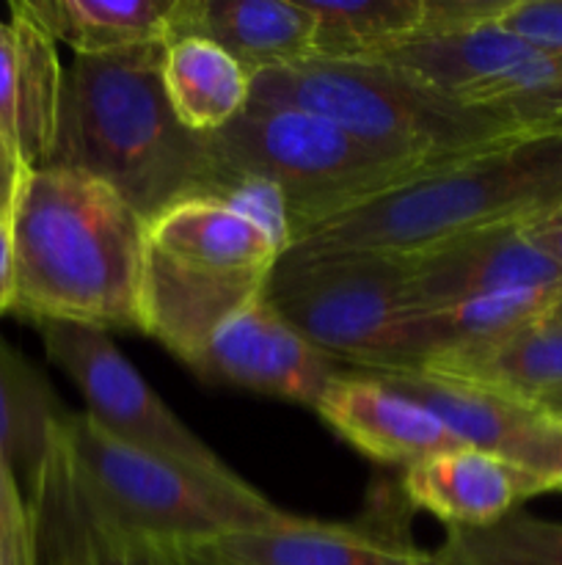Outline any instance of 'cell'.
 Wrapping results in <instances>:
<instances>
[{
	"label": "cell",
	"instance_id": "obj_2",
	"mask_svg": "<svg viewBox=\"0 0 562 565\" xmlns=\"http://www.w3.org/2000/svg\"><path fill=\"white\" fill-rule=\"evenodd\" d=\"M143 230L147 221L97 177L28 169L11 213L14 312L141 331Z\"/></svg>",
	"mask_w": 562,
	"mask_h": 565
},
{
	"label": "cell",
	"instance_id": "obj_27",
	"mask_svg": "<svg viewBox=\"0 0 562 565\" xmlns=\"http://www.w3.org/2000/svg\"><path fill=\"white\" fill-rule=\"evenodd\" d=\"M17 119H20V50L11 22L0 20V141L20 154Z\"/></svg>",
	"mask_w": 562,
	"mask_h": 565
},
{
	"label": "cell",
	"instance_id": "obj_10",
	"mask_svg": "<svg viewBox=\"0 0 562 565\" xmlns=\"http://www.w3.org/2000/svg\"><path fill=\"white\" fill-rule=\"evenodd\" d=\"M435 414L463 447L562 489V425L538 403L430 373H369Z\"/></svg>",
	"mask_w": 562,
	"mask_h": 565
},
{
	"label": "cell",
	"instance_id": "obj_13",
	"mask_svg": "<svg viewBox=\"0 0 562 565\" xmlns=\"http://www.w3.org/2000/svg\"><path fill=\"white\" fill-rule=\"evenodd\" d=\"M402 259L422 312L499 292L562 290V268L532 241L527 224L472 232Z\"/></svg>",
	"mask_w": 562,
	"mask_h": 565
},
{
	"label": "cell",
	"instance_id": "obj_21",
	"mask_svg": "<svg viewBox=\"0 0 562 565\" xmlns=\"http://www.w3.org/2000/svg\"><path fill=\"white\" fill-rule=\"evenodd\" d=\"M314 22V55L380 61L430 28V0H301Z\"/></svg>",
	"mask_w": 562,
	"mask_h": 565
},
{
	"label": "cell",
	"instance_id": "obj_32",
	"mask_svg": "<svg viewBox=\"0 0 562 565\" xmlns=\"http://www.w3.org/2000/svg\"><path fill=\"white\" fill-rule=\"evenodd\" d=\"M551 315L562 320V292H560V298H556V301H554V307H551Z\"/></svg>",
	"mask_w": 562,
	"mask_h": 565
},
{
	"label": "cell",
	"instance_id": "obj_17",
	"mask_svg": "<svg viewBox=\"0 0 562 565\" xmlns=\"http://www.w3.org/2000/svg\"><path fill=\"white\" fill-rule=\"evenodd\" d=\"M545 486L532 475L474 447L439 452L402 472V497L444 527H483L518 511Z\"/></svg>",
	"mask_w": 562,
	"mask_h": 565
},
{
	"label": "cell",
	"instance_id": "obj_33",
	"mask_svg": "<svg viewBox=\"0 0 562 565\" xmlns=\"http://www.w3.org/2000/svg\"><path fill=\"white\" fill-rule=\"evenodd\" d=\"M554 417H556V423H560V425H562V412H560V414H554Z\"/></svg>",
	"mask_w": 562,
	"mask_h": 565
},
{
	"label": "cell",
	"instance_id": "obj_3",
	"mask_svg": "<svg viewBox=\"0 0 562 565\" xmlns=\"http://www.w3.org/2000/svg\"><path fill=\"white\" fill-rule=\"evenodd\" d=\"M562 210V132L527 136L411 177L314 226L287 254L406 257L494 226L538 224Z\"/></svg>",
	"mask_w": 562,
	"mask_h": 565
},
{
	"label": "cell",
	"instance_id": "obj_26",
	"mask_svg": "<svg viewBox=\"0 0 562 565\" xmlns=\"http://www.w3.org/2000/svg\"><path fill=\"white\" fill-rule=\"evenodd\" d=\"M496 25L549 53H562V0H505Z\"/></svg>",
	"mask_w": 562,
	"mask_h": 565
},
{
	"label": "cell",
	"instance_id": "obj_7",
	"mask_svg": "<svg viewBox=\"0 0 562 565\" xmlns=\"http://www.w3.org/2000/svg\"><path fill=\"white\" fill-rule=\"evenodd\" d=\"M61 445L94 505L136 535L187 550L218 535L273 527L295 516L281 511L237 472H204L191 463L138 450L105 434L86 412H66Z\"/></svg>",
	"mask_w": 562,
	"mask_h": 565
},
{
	"label": "cell",
	"instance_id": "obj_15",
	"mask_svg": "<svg viewBox=\"0 0 562 565\" xmlns=\"http://www.w3.org/2000/svg\"><path fill=\"white\" fill-rule=\"evenodd\" d=\"M314 412L361 456L389 467L413 463L463 447L430 408L369 373H342Z\"/></svg>",
	"mask_w": 562,
	"mask_h": 565
},
{
	"label": "cell",
	"instance_id": "obj_1",
	"mask_svg": "<svg viewBox=\"0 0 562 565\" xmlns=\"http://www.w3.org/2000/svg\"><path fill=\"white\" fill-rule=\"evenodd\" d=\"M163 55L165 42L72 55L44 160L102 180L143 221L185 199L220 196L207 136L187 130L165 97Z\"/></svg>",
	"mask_w": 562,
	"mask_h": 565
},
{
	"label": "cell",
	"instance_id": "obj_24",
	"mask_svg": "<svg viewBox=\"0 0 562 565\" xmlns=\"http://www.w3.org/2000/svg\"><path fill=\"white\" fill-rule=\"evenodd\" d=\"M422 565H562V522L518 508L483 527H446Z\"/></svg>",
	"mask_w": 562,
	"mask_h": 565
},
{
	"label": "cell",
	"instance_id": "obj_12",
	"mask_svg": "<svg viewBox=\"0 0 562 565\" xmlns=\"http://www.w3.org/2000/svg\"><path fill=\"white\" fill-rule=\"evenodd\" d=\"M28 505L36 565H196L185 546L130 533L94 505L61 445V428Z\"/></svg>",
	"mask_w": 562,
	"mask_h": 565
},
{
	"label": "cell",
	"instance_id": "obj_20",
	"mask_svg": "<svg viewBox=\"0 0 562 565\" xmlns=\"http://www.w3.org/2000/svg\"><path fill=\"white\" fill-rule=\"evenodd\" d=\"M422 373L466 381L538 403L562 386V320L549 309L543 318L521 326L505 340Z\"/></svg>",
	"mask_w": 562,
	"mask_h": 565
},
{
	"label": "cell",
	"instance_id": "obj_30",
	"mask_svg": "<svg viewBox=\"0 0 562 565\" xmlns=\"http://www.w3.org/2000/svg\"><path fill=\"white\" fill-rule=\"evenodd\" d=\"M529 235L562 268V210L538 221V224H529Z\"/></svg>",
	"mask_w": 562,
	"mask_h": 565
},
{
	"label": "cell",
	"instance_id": "obj_9",
	"mask_svg": "<svg viewBox=\"0 0 562 565\" xmlns=\"http://www.w3.org/2000/svg\"><path fill=\"white\" fill-rule=\"evenodd\" d=\"M36 326L47 359L77 386L86 401V417L105 434L204 472H235L165 406L108 331L55 320Z\"/></svg>",
	"mask_w": 562,
	"mask_h": 565
},
{
	"label": "cell",
	"instance_id": "obj_14",
	"mask_svg": "<svg viewBox=\"0 0 562 565\" xmlns=\"http://www.w3.org/2000/svg\"><path fill=\"white\" fill-rule=\"evenodd\" d=\"M196 565H422L400 524L314 522L292 516L273 527L226 533L187 546Z\"/></svg>",
	"mask_w": 562,
	"mask_h": 565
},
{
	"label": "cell",
	"instance_id": "obj_22",
	"mask_svg": "<svg viewBox=\"0 0 562 565\" xmlns=\"http://www.w3.org/2000/svg\"><path fill=\"white\" fill-rule=\"evenodd\" d=\"M66 412L33 364L0 337V461L31 491Z\"/></svg>",
	"mask_w": 562,
	"mask_h": 565
},
{
	"label": "cell",
	"instance_id": "obj_28",
	"mask_svg": "<svg viewBox=\"0 0 562 565\" xmlns=\"http://www.w3.org/2000/svg\"><path fill=\"white\" fill-rule=\"evenodd\" d=\"M25 171L28 166L22 163L20 154H17L9 143L0 141V221H11L17 193H20Z\"/></svg>",
	"mask_w": 562,
	"mask_h": 565
},
{
	"label": "cell",
	"instance_id": "obj_31",
	"mask_svg": "<svg viewBox=\"0 0 562 565\" xmlns=\"http://www.w3.org/2000/svg\"><path fill=\"white\" fill-rule=\"evenodd\" d=\"M538 406L545 408L549 414H560L562 412V386L560 390H554V392H549V395L540 397Z\"/></svg>",
	"mask_w": 562,
	"mask_h": 565
},
{
	"label": "cell",
	"instance_id": "obj_4",
	"mask_svg": "<svg viewBox=\"0 0 562 565\" xmlns=\"http://www.w3.org/2000/svg\"><path fill=\"white\" fill-rule=\"evenodd\" d=\"M290 248L284 218L251 196H193L143 230L141 331L193 364L226 320L264 296Z\"/></svg>",
	"mask_w": 562,
	"mask_h": 565
},
{
	"label": "cell",
	"instance_id": "obj_6",
	"mask_svg": "<svg viewBox=\"0 0 562 565\" xmlns=\"http://www.w3.org/2000/svg\"><path fill=\"white\" fill-rule=\"evenodd\" d=\"M207 143L220 196L240 188L273 193L284 210L290 246L314 226L430 169L389 158L325 116L292 105L248 103Z\"/></svg>",
	"mask_w": 562,
	"mask_h": 565
},
{
	"label": "cell",
	"instance_id": "obj_8",
	"mask_svg": "<svg viewBox=\"0 0 562 565\" xmlns=\"http://www.w3.org/2000/svg\"><path fill=\"white\" fill-rule=\"evenodd\" d=\"M264 298L334 362L358 373H395L417 312L406 259L383 254H284Z\"/></svg>",
	"mask_w": 562,
	"mask_h": 565
},
{
	"label": "cell",
	"instance_id": "obj_25",
	"mask_svg": "<svg viewBox=\"0 0 562 565\" xmlns=\"http://www.w3.org/2000/svg\"><path fill=\"white\" fill-rule=\"evenodd\" d=\"M0 565H36V535L20 480L0 461Z\"/></svg>",
	"mask_w": 562,
	"mask_h": 565
},
{
	"label": "cell",
	"instance_id": "obj_11",
	"mask_svg": "<svg viewBox=\"0 0 562 565\" xmlns=\"http://www.w3.org/2000/svg\"><path fill=\"white\" fill-rule=\"evenodd\" d=\"M187 367L207 384L309 408L317 406L323 392L345 373L264 296L226 320Z\"/></svg>",
	"mask_w": 562,
	"mask_h": 565
},
{
	"label": "cell",
	"instance_id": "obj_18",
	"mask_svg": "<svg viewBox=\"0 0 562 565\" xmlns=\"http://www.w3.org/2000/svg\"><path fill=\"white\" fill-rule=\"evenodd\" d=\"M163 86L176 119L198 136H213L251 103V75L218 44L198 36L165 42Z\"/></svg>",
	"mask_w": 562,
	"mask_h": 565
},
{
	"label": "cell",
	"instance_id": "obj_16",
	"mask_svg": "<svg viewBox=\"0 0 562 565\" xmlns=\"http://www.w3.org/2000/svg\"><path fill=\"white\" fill-rule=\"evenodd\" d=\"M180 36L218 44L251 81L314 55V22L301 0H176L169 42Z\"/></svg>",
	"mask_w": 562,
	"mask_h": 565
},
{
	"label": "cell",
	"instance_id": "obj_23",
	"mask_svg": "<svg viewBox=\"0 0 562 565\" xmlns=\"http://www.w3.org/2000/svg\"><path fill=\"white\" fill-rule=\"evenodd\" d=\"M11 28L20 50V119H17V149L28 169H42L55 138L61 103V66L58 50L39 22L11 3Z\"/></svg>",
	"mask_w": 562,
	"mask_h": 565
},
{
	"label": "cell",
	"instance_id": "obj_19",
	"mask_svg": "<svg viewBox=\"0 0 562 565\" xmlns=\"http://www.w3.org/2000/svg\"><path fill=\"white\" fill-rule=\"evenodd\" d=\"M55 44L72 55H108L169 42L176 0H20Z\"/></svg>",
	"mask_w": 562,
	"mask_h": 565
},
{
	"label": "cell",
	"instance_id": "obj_5",
	"mask_svg": "<svg viewBox=\"0 0 562 565\" xmlns=\"http://www.w3.org/2000/svg\"><path fill=\"white\" fill-rule=\"evenodd\" d=\"M251 103L312 110L389 158L430 169L532 136L512 116L457 103L389 61L309 58L262 72Z\"/></svg>",
	"mask_w": 562,
	"mask_h": 565
},
{
	"label": "cell",
	"instance_id": "obj_29",
	"mask_svg": "<svg viewBox=\"0 0 562 565\" xmlns=\"http://www.w3.org/2000/svg\"><path fill=\"white\" fill-rule=\"evenodd\" d=\"M17 274L14 243H11V221H0V315L14 312Z\"/></svg>",
	"mask_w": 562,
	"mask_h": 565
}]
</instances>
